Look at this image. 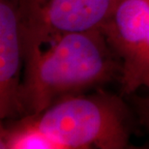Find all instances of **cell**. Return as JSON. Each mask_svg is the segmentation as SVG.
Here are the masks:
<instances>
[{
  "label": "cell",
  "mask_w": 149,
  "mask_h": 149,
  "mask_svg": "<svg viewBox=\"0 0 149 149\" xmlns=\"http://www.w3.org/2000/svg\"><path fill=\"white\" fill-rule=\"evenodd\" d=\"M123 62L102 30L74 32L24 49L20 100L25 115L57 100L112 79L121 80Z\"/></svg>",
  "instance_id": "obj_1"
},
{
  "label": "cell",
  "mask_w": 149,
  "mask_h": 149,
  "mask_svg": "<svg viewBox=\"0 0 149 149\" xmlns=\"http://www.w3.org/2000/svg\"><path fill=\"white\" fill-rule=\"evenodd\" d=\"M22 118L60 149L129 147L131 129L126 107L119 98L104 92L69 95L43 111Z\"/></svg>",
  "instance_id": "obj_2"
},
{
  "label": "cell",
  "mask_w": 149,
  "mask_h": 149,
  "mask_svg": "<svg viewBox=\"0 0 149 149\" xmlns=\"http://www.w3.org/2000/svg\"><path fill=\"white\" fill-rule=\"evenodd\" d=\"M117 0H22L24 49L67 33L102 30Z\"/></svg>",
  "instance_id": "obj_3"
},
{
  "label": "cell",
  "mask_w": 149,
  "mask_h": 149,
  "mask_svg": "<svg viewBox=\"0 0 149 149\" xmlns=\"http://www.w3.org/2000/svg\"><path fill=\"white\" fill-rule=\"evenodd\" d=\"M24 64L22 0H0V117L24 116L20 90Z\"/></svg>",
  "instance_id": "obj_4"
},
{
  "label": "cell",
  "mask_w": 149,
  "mask_h": 149,
  "mask_svg": "<svg viewBox=\"0 0 149 149\" xmlns=\"http://www.w3.org/2000/svg\"><path fill=\"white\" fill-rule=\"evenodd\" d=\"M102 31L123 62L126 79L136 66L149 32V0H117Z\"/></svg>",
  "instance_id": "obj_5"
},
{
  "label": "cell",
  "mask_w": 149,
  "mask_h": 149,
  "mask_svg": "<svg viewBox=\"0 0 149 149\" xmlns=\"http://www.w3.org/2000/svg\"><path fill=\"white\" fill-rule=\"evenodd\" d=\"M1 149H60L57 144L22 117L1 126Z\"/></svg>",
  "instance_id": "obj_6"
},
{
  "label": "cell",
  "mask_w": 149,
  "mask_h": 149,
  "mask_svg": "<svg viewBox=\"0 0 149 149\" xmlns=\"http://www.w3.org/2000/svg\"><path fill=\"white\" fill-rule=\"evenodd\" d=\"M124 93L131 94L139 87H145L149 91V32L139 59L133 73L121 82Z\"/></svg>",
  "instance_id": "obj_7"
},
{
  "label": "cell",
  "mask_w": 149,
  "mask_h": 149,
  "mask_svg": "<svg viewBox=\"0 0 149 149\" xmlns=\"http://www.w3.org/2000/svg\"><path fill=\"white\" fill-rule=\"evenodd\" d=\"M136 106L141 121L146 129L149 130V98H139Z\"/></svg>",
  "instance_id": "obj_8"
}]
</instances>
